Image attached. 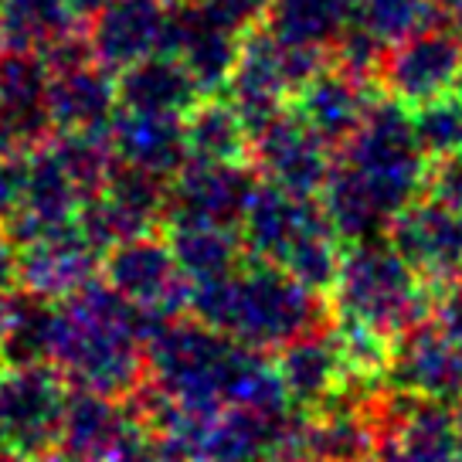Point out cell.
<instances>
[{
    "mask_svg": "<svg viewBox=\"0 0 462 462\" xmlns=\"http://www.w3.org/2000/svg\"><path fill=\"white\" fill-rule=\"evenodd\" d=\"M429 153L421 150L411 113L391 96L367 109L357 133L344 143V163L340 171L377 204L384 217H394L398 208L411 201V194L425 180Z\"/></svg>",
    "mask_w": 462,
    "mask_h": 462,
    "instance_id": "1",
    "label": "cell"
},
{
    "mask_svg": "<svg viewBox=\"0 0 462 462\" xmlns=\"http://www.w3.org/2000/svg\"><path fill=\"white\" fill-rule=\"evenodd\" d=\"M462 75V34L448 21L421 28L402 42L388 44L381 61V92L402 106H419L456 88Z\"/></svg>",
    "mask_w": 462,
    "mask_h": 462,
    "instance_id": "2",
    "label": "cell"
},
{
    "mask_svg": "<svg viewBox=\"0 0 462 462\" xmlns=\"http://www.w3.org/2000/svg\"><path fill=\"white\" fill-rule=\"evenodd\" d=\"M248 157L255 160L275 188L292 194H313L327 184L333 171L330 143L313 133L296 109H282L265 126L248 136Z\"/></svg>",
    "mask_w": 462,
    "mask_h": 462,
    "instance_id": "3",
    "label": "cell"
},
{
    "mask_svg": "<svg viewBox=\"0 0 462 462\" xmlns=\"http://www.w3.org/2000/svg\"><path fill=\"white\" fill-rule=\"evenodd\" d=\"M255 188L242 160H188L167 201L180 225H228L245 215Z\"/></svg>",
    "mask_w": 462,
    "mask_h": 462,
    "instance_id": "4",
    "label": "cell"
},
{
    "mask_svg": "<svg viewBox=\"0 0 462 462\" xmlns=\"http://www.w3.org/2000/svg\"><path fill=\"white\" fill-rule=\"evenodd\" d=\"M167 11L171 0H106L86 24L92 58L119 72L140 58L163 51Z\"/></svg>",
    "mask_w": 462,
    "mask_h": 462,
    "instance_id": "5",
    "label": "cell"
},
{
    "mask_svg": "<svg viewBox=\"0 0 462 462\" xmlns=\"http://www.w3.org/2000/svg\"><path fill=\"white\" fill-rule=\"evenodd\" d=\"M163 51H171L188 65L204 96H215L228 86L231 69L242 51V38L208 21L194 0H171Z\"/></svg>",
    "mask_w": 462,
    "mask_h": 462,
    "instance_id": "6",
    "label": "cell"
},
{
    "mask_svg": "<svg viewBox=\"0 0 462 462\" xmlns=\"http://www.w3.org/2000/svg\"><path fill=\"white\" fill-rule=\"evenodd\" d=\"M381 96L384 92L377 82H364L357 75L344 72V69L327 61L289 102L313 126L317 136H323L330 146H344Z\"/></svg>",
    "mask_w": 462,
    "mask_h": 462,
    "instance_id": "7",
    "label": "cell"
},
{
    "mask_svg": "<svg viewBox=\"0 0 462 462\" xmlns=\"http://www.w3.org/2000/svg\"><path fill=\"white\" fill-rule=\"evenodd\" d=\"M344 300L357 323L388 327V323L408 319V306H411L408 262L394 248H357V255L346 265Z\"/></svg>",
    "mask_w": 462,
    "mask_h": 462,
    "instance_id": "8",
    "label": "cell"
},
{
    "mask_svg": "<svg viewBox=\"0 0 462 462\" xmlns=\"http://www.w3.org/2000/svg\"><path fill=\"white\" fill-rule=\"evenodd\" d=\"M44 99L58 133H106L119 113L116 72L96 58L61 72H48Z\"/></svg>",
    "mask_w": 462,
    "mask_h": 462,
    "instance_id": "9",
    "label": "cell"
},
{
    "mask_svg": "<svg viewBox=\"0 0 462 462\" xmlns=\"http://www.w3.org/2000/svg\"><path fill=\"white\" fill-rule=\"evenodd\" d=\"M394 252L408 265L429 273H452L462 262V208L429 198L408 201L394 211L391 221Z\"/></svg>",
    "mask_w": 462,
    "mask_h": 462,
    "instance_id": "10",
    "label": "cell"
},
{
    "mask_svg": "<svg viewBox=\"0 0 462 462\" xmlns=\"http://www.w3.org/2000/svg\"><path fill=\"white\" fill-rule=\"evenodd\" d=\"M109 146L116 163H130L160 177L177 173L190 160L184 116L119 109L109 123Z\"/></svg>",
    "mask_w": 462,
    "mask_h": 462,
    "instance_id": "11",
    "label": "cell"
},
{
    "mask_svg": "<svg viewBox=\"0 0 462 462\" xmlns=\"http://www.w3.org/2000/svg\"><path fill=\"white\" fill-rule=\"evenodd\" d=\"M119 109L160 116H188L204 92L188 65L171 51H157L116 72Z\"/></svg>",
    "mask_w": 462,
    "mask_h": 462,
    "instance_id": "12",
    "label": "cell"
},
{
    "mask_svg": "<svg viewBox=\"0 0 462 462\" xmlns=\"http://www.w3.org/2000/svg\"><path fill=\"white\" fill-rule=\"evenodd\" d=\"M48 69L38 51L0 55V113L14 140H42L55 130L48 116Z\"/></svg>",
    "mask_w": 462,
    "mask_h": 462,
    "instance_id": "13",
    "label": "cell"
},
{
    "mask_svg": "<svg viewBox=\"0 0 462 462\" xmlns=\"http://www.w3.org/2000/svg\"><path fill=\"white\" fill-rule=\"evenodd\" d=\"M190 160H242L248 153V130L225 96H201L184 116Z\"/></svg>",
    "mask_w": 462,
    "mask_h": 462,
    "instance_id": "14",
    "label": "cell"
},
{
    "mask_svg": "<svg viewBox=\"0 0 462 462\" xmlns=\"http://www.w3.org/2000/svg\"><path fill=\"white\" fill-rule=\"evenodd\" d=\"M79 28L69 0H0V48L42 51L44 44Z\"/></svg>",
    "mask_w": 462,
    "mask_h": 462,
    "instance_id": "15",
    "label": "cell"
},
{
    "mask_svg": "<svg viewBox=\"0 0 462 462\" xmlns=\"http://www.w3.org/2000/svg\"><path fill=\"white\" fill-rule=\"evenodd\" d=\"M350 17L354 0H273L265 28L282 42L330 48L337 34L350 24Z\"/></svg>",
    "mask_w": 462,
    "mask_h": 462,
    "instance_id": "16",
    "label": "cell"
},
{
    "mask_svg": "<svg viewBox=\"0 0 462 462\" xmlns=\"http://www.w3.org/2000/svg\"><path fill=\"white\" fill-rule=\"evenodd\" d=\"M350 21L388 48L415 31L432 28L446 17L435 0H354Z\"/></svg>",
    "mask_w": 462,
    "mask_h": 462,
    "instance_id": "17",
    "label": "cell"
},
{
    "mask_svg": "<svg viewBox=\"0 0 462 462\" xmlns=\"http://www.w3.org/2000/svg\"><path fill=\"white\" fill-rule=\"evenodd\" d=\"M408 113H411V126H415L421 150L429 157L462 153V96L456 88L419 102V106H408Z\"/></svg>",
    "mask_w": 462,
    "mask_h": 462,
    "instance_id": "18",
    "label": "cell"
},
{
    "mask_svg": "<svg viewBox=\"0 0 462 462\" xmlns=\"http://www.w3.org/2000/svg\"><path fill=\"white\" fill-rule=\"evenodd\" d=\"M459 354L446 346L442 340H411L408 350H404V367H408V377L419 381L415 388L425 391H448L459 388L462 381V364L456 361Z\"/></svg>",
    "mask_w": 462,
    "mask_h": 462,
    "instance_id": "19",
    "label": "cell"
},
{
    "mask_svg": "<svg viewBox=\"0 0 462 462\" xmlns=\"http://www.w3.org/2000/svg\"><path fill=\"white\" fill-rule=\"evenodd\" d=\"M194 4H198V11H201L208 21H215L217 28L245 38L248 31H255L265 24L273 0H194Z\"/></svg>",
    "mask_w": 462,
    "mask_h": 462,
    "instance_id": "20",
    "label": "cell"
},
{
    "mask_svg": "<svg viewBox=\"0 0 462 462\" xmlns=\"http://www.w3.org/2000/svg\"><path fill=\"white\" fill-rule=\"evenodd\" d=\"M435 163L425 167V188L429 198L462 208V153H446V157H432Z\"/></svg>",
    "mask_w": 462,
    "mask_h": 462,
    "instance_id": "21",
    "label": "cell"
},
{
    "mask_svg": "<svg viewBox=\"0 0 462 462\" xmlns=\"http://www.w3.org/2000/svg\"><path fill=\"white\" fill-rule=\"evenodd\" d=\"M446 327H448V337L462 346V286L452 292V300L446 303Z\"/></svg>",
    "mask_w": 462,
    "mask_h": 462,
    "instance_id": "22",
    "label": "cell"
},
{
    "mask_svg": "<svg viewBox=\"0 0 462 462\" xmlns=\"http://www.w3.org/2000/svg\"><path fill=\"white\" fill-rule=\"evenodd\" d=\"M435 4H439V11H442L448 24L462 34V0H435Z\"/></svg>",
    "mask_w": 462,
    "mask_h": 462,
    "instance_id": "23",
    "label": "cell"
},
{
    "mask_svg": "<svg viewBox=\"0 0 462 462\" xmlns=\"http://www.w3.org/2000/svg\"><path fill=\"white\" fill-rule=\"evenodd\" d=\"M69 4H72V11H75V17H79V21H88V17L96 14L106 0H69Z\"/></svg>",
    "mask_w": 462,
    "mask_h": 462,
    "instance_id": "24",
    "label": "cell"
},
{
    "mask_svg": "<svg viewBox=\"0 0 462 462\" xmlns=\"http://www.w3.org/2000/svg\"><path fill=\"white\" fill-rule=\"evenodd\" d=\"M14 136H11V130H7V119H4V113H0V150L11 143Z\"/></svg>",
    "mask_w": 462,
    "mask_h": 462,
    "instance_id": "25",
    "label": "cell"
},
{
    "mask_svg": "<svg viewBox=\"0 0 462 462\" xmlns=\"http://www.w3.org/2000/svg\"><path fill=\"white\" fill-rule=\"evenodd\" d=\"M456 92H459V96H462V75H459V79H456Z\"/></svg>",
    "mask_w": 462,
    "mask_h": 462,
    "instance_id": "26",
    "label": "cell"
},
{
    "mask_svg": "<svg viewBox=\"0 0 462 462\" xmlns=\"http://www.w3.org/2000/svg\"><path fill=\"white\" fill-rule=\"evenodd\" d=\"M459 448H462V415H459Z\"/></svg>",
    "mask_w": 462,
    "mask_h": 462,
    "instance_id": "27",
    "label": "cell"
}]
</instances>
